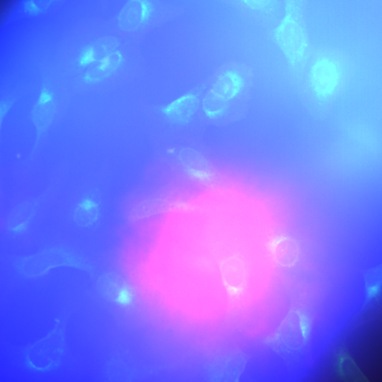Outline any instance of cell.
I'll use <instances>...</instances> for the list:
<instances>
[{"mask_svg":"<svg viewBox=\"0 0 382 382\" xmlns=\"http://www.w3.org/2000/svg\"><path fill=\"white\" fill-rule=\"evenodd\" d=\"M309 0H283V13L272 28V38L282 54L296 89L299 90L312 54L307 24Z\"/></svg>","mask_w":382,"mask_h":382,"instance_id":"cell-1","label":"cell"},{"mask_svg":"<svg viewBox=\"0 0 382 382\" xmlns=\"http://www.w3.org/2000/svg\"><path fill=\"white\" fill-rule=\"evenodd\" d=\"M349 76V63L344 54L330 48L313 49L298 91L308 102L326 106L345 89Z\"/></svg>","mask_w":382,"mask_h":382,"instance_id":"cell-2","label":"cell"},{"mask_svg":"<svg viewBox=\"0 0 382 382\" xmlns=\"http://www.w3.org/2000/svg\"><path fill=\"white\" fill-rule=\"evenodd\" d=\"M16 265L21 273L29 277L42 275L57 267H71L91 272L90 265L84 259L60 248L45 249L20 257Z\"/></svg>","mask_w":382,"mask_h":382,"instance_id":"cell-3","label":"cell"},{"mask_svg":"<svg viewBox=\"0 0 382 382\" xmlns=\"http://www.w3.org/2000/svg\"><path fill=\"white\" fill-rule=\"evenodd\" d=\"M64 350L63 325L60 320H57L54 328L45 337L27 349L26 361L33 369L50 370L59 364Z\"/></svg>","mask_w":382,"mask_h":382,"instance_id":"cell-4","label":"cell"},{"mask_svg":"<svg viewBox=\"0 0 382 382\" xmlns=\"http://www.w3.org/2000/svg\"><path fill=\"white\" fill-rule=\"evenodd\" d=\"M175 159L183 171L191 180L204 186H214L218 183L216 170L208 158L191 147H183L175 153Z\"/></svg>","mask_w":382,"mask_h":382,"instance_id":"cell-5","label":"cell"},{"mask_svg":"<svg viewBox=\"0 0 382 382\" xmlns=\"http://www.w3.org/2000/svg\"><path fill=\"white\" fill-rule=\"evenodd\" d=\"M203 90L202 85L192 88L161 105L159 112L174 125H187L192 120L201 105Z\"/></svg>","mask_w":382,"mask_h":382,"instance_id":"cell-6","label":"cell"},{"mask_svg":"<svg viewBox=\"0 0 382 382\" xmlns=\"http://www.w3.org/2000/svg\"><path fill=\"white\" fill-rule=\"evenodd\" d=\"M250 74L243 69L231 68L221 71L214 79L210 89L220 97L232 102L248 89Z\"/></svg>","mask_w":382,"mask_h":382,"instance_id":"cell-7","label":"cell"},{"mask_svg":"<svg viewBox=\"0 0 382 382\" xmlns=\"http://www.w3.org/2000/svg\"><path fill=\"white\" fill-rule=\"evenodd\" d=\"M154 11L151 0H127L118 13V27L124 32L138 31L148 24Z\"/></svg>","mask_w":382,"mask_h":382,"instance_id":"cell-8","label":"cell"},{"mask_svg":"<svg viewBox=\"0 0 382 382\" xmlns=\"http://www.w3.org/2000/svg\"><path fill=\"white\" fill-rule=\"evenodd\" d=\"M55 112L56 103L54 93L50 88L43 85L31 111V119L36 134L33 152L37 147L42 135L51 125Z\"/></svg>","mask_w":382,"mask_h":382,"instance_id":"cell-9","label":"cell"},{"mask_svg":"<svg viewBox=\"0 0 382 382\" xmlns=\"http://www.w3.org/2000/svg\"><path fill=\"white\" fill-rule=\"evenodd\" d=\"M241 7L262 23L273 28L283 13V0H236Z\"/></svg>","mask_w":382,"mask_h":382,"instance_id":"cell-10","label":"cell"},{"mask_svg":"<svg viewBox=\"0 0 382 382\" xmlns=\"http://www.w3.org/2000/svg\"><path fill=\"white\" fill-rule=\"evenodd\" d=\"M284 325V342L286 346L292 350L302 348L309 335L308 318L301 311H294L289 314Z\"/></svg>","mask_w":382,"mask_h":382,"instance_id":"cell-11","label":"cell"},{"mask_svg":"<svg viewBox=\"0 0 382 382\" xmlns=\"http://www.w3.org/2000/svg\"><path fill=\"white\" fill-rule=\"evenodd\" d=\"M120 42L112 35L98 38L83 47L78 57L80 66H90L117 50Z\"/></svg>","mask_w":382,"mask_h":382,"instance_id":"cell-12","label":"cell"},{"mask_svg":"<svg viewBox=\"0 0 382 382\" xmlns=\"http://www.w3.org/2000/svg\"><path fill=\"white\" fill-rule=\"evenodd\" d=\"M124 57L115 50L103 59L88 66L83 79L86 83H94L104 80L115 72L122 64Z\"/></svg>","mask_w":382,"mask_h":382,"instance_id":"cell-13","label":"cell"},{"mask_svg":"<svg viewBox=\"0 0 382 382\" xmlns=\"http://www.w3.org/2000/svg\"><path fill=\"white\" fill-rule=\"evenodd\" d=\"M183 207V202H180L168 197H156L144 199L132 208L130 212L132 219L146 218Z\"/></svg>","mask_w":382,"mask_h":382,"instance_id":"cell-14","label":"cell"},{"mask_svg":"<svg viewBox=\"0 0 382 382\" xmlns=\"http://www.w3.org/2000/svg\"><path fill=\"white\" fill-rule=\"evenodd\" d=\"M97 289L107 301L118 303H125L128 301V291L123 281L114 273L108 272L101 275L97 281Z\"/></svg>","mask_w":382,"mask_h":382,"instance_id":"cell-15","label":"cell"},{"mask_svg":"<svg viewBox=\"0 0 382 382\" xmlns=\"http://www.w3.org/2000/svg\"><path fill=\"white\" fill-rule=\"evenodd\" d=\"M37 210V202L26 201L20 203L10 212L6 220L8 229L13 233H20L26 229Z\"/></svg>","mask_w":382,"mask_h":382,"instance_id":"cell-16","label":"cell"},{"mask_svg":"<svg viewBox=\"0 0 382 382\" xmlns=\"http://www.w3.org/2000/svg\"><path fill=\"white\" fill-rule=\"evenodd\" d=\"M100 216L99 203L92 197H83L76 204L73 212V220L79 226H93Z\"/></svg>","mask_w":382,"mask_h":382,"instance_id":"cell-17","label":"cell"},{"mask_svg":"<svg viewBox=\"0 0 382 382\" xmlns=\"http://www.w3.org/2000/svg\"><path fill=\"white\" fill-rule=\"evenodd\" d=\"M231 101L212 92L210 89L204 93L201 100L204 115L209 120H217L224 117L228 112Z\"/></svg>","mask_w":382,"mask_h":382,"instance_id":"cell-18","label":"cell"},{"mask_svg":"<svg viewBox=\"0 0 382 382\" xmlns=\"http://www.w3.org/2000/svg\"><path fill=\"white\" fill-rule=\"evenodd\" d=\"M365 301L376 300L382 292V265L370 268L364 274Z\"/></svg>","mask_w":382,"mask_h":382,"instance_id":"cell-19","label":"cell"},{"mask_svg":"<svg viewBox=\"0 0 382 382\" xmlns=\"http://www.w3.org/2000/svg\"><path fill=\"white\" fill-rule=\"evenodd\" d=\"M338 368L340 373L345 378L352 380H361L365 378L352 359L345 355H340L338 357Z\"/></svg>","mask_w":382,"mask_h":382,"instance_id":"cell-20","label":"cell"},{"mask_svg":"<svg viewBox=\"0 0 382 382\" xmlns=\"http://www.w3.org/2000/svg\"><path fill=\"white\" fill-rule=\"evenodd\" d=\"M57 1L59 0H25L23 8L29 16H37L45 12Z\"/></svg>","mask_w":382,"mask_h":382,"instance_id":"cell-21","label":"cell"}]
</instances>
